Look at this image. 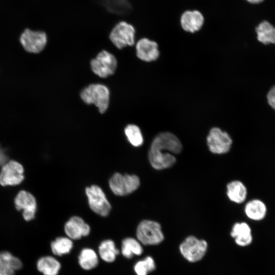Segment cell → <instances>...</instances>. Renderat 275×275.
Wrapping results in <instances>:
<instances>
[{
	"mask_svg": "<svg viewBox=\"0 0 275 275\" xmlns=\"http://www.w3.org/2000/svg\"><path fill=\"white\" fill-rule=\"evenodd\" d=\"M182 149V144L175 134L169 132L160 133L151 143L149 161L156 170L169 168L175 163L176 155L179 154Z\"/></svg>",
	"mask_w": 275,
	"mask_h": 275,
	"instance_id": "6da1fadb",
	"label": "cell"
},
{
	"mask_svg": "<svg viewBox=\"0 0 275 275\" xmlns=\"http://www.w3.org/2000/svg\"><path fill=\"white\" fill-rule=\"evenodd\" d=\"M80 97L86 103L94 104L99 112L103 114L108 107L109 91L103 85L91 84L82 90Z\"/></svg>",
	"mask_w": 275,
	"mask_h": 275,
	"instance_id": "7a4b0ae2",
	"label": "cell"
},
{
	"mask_svg": "<svg viewBox=\"0 0 275 275\" xmlns=\"http://www.w3.org/2000/svg\"><path fill=\"white\" fill-rule=\"evenodd\" d=\"M137 239L144 245H157L164 239L160 225L157 222L144 219L137 227Z\"/></svg>",
	"mask_w": 275,
	"mask_h": 275,
	"instance_id": "3957f363",
	"label": "cell"
},
{
	"mask_svg": "<svg viewBox=\"0 0 275 275\" xmlns=\"http://www.w3.org/2000/svg\"><path fill=\"white\" fill-rule=\"evenodd\" d=\"M207 249L206 241L191 235L186 237L179 246L181 254L190 262L201 260L205 255Z\"/></svg>",
	"mask_w": 275,
	"mask_h": 275,
	"instance_id": "277c9868",
	"label": "cell"
},
{
	"mask_svg": "<svg viewBox=\"0 0 275 275\" xmlns=\"http://www.w3.org/2000/svg\"><path fill=\"white\" fill-rule=\"evenodd\" d=\"M135 30L134 26L126 21L117 23L109 34V39L118 48L122 49L134 44Z\"/></svg>",
	"mask_w": 275,
	"mask_h": 275,
	"instance_id": "5b68a950",
	"label": "cell"
},
{
	"mask_svg": "<svg viewBox=\"0 0 275 275\" xmlns=\"http://www.w3.org/2000/svg\"><path fill=\"white\" fill-rule=\"evenodd\" d=\"M140 185L138 176L135 175L114 174L109 180L112 192L117 196H124L136 190Z\"/></svg>",
	"mask_w": 275,
	"mask_h": 275,
	"instance_id": "8992f818",
	"label": "cell"
},
{
	"mask_svg": "<svg viewBox=\"0 0 275 275\" xmlns=\"http://www.w3.org/2000/svg\"><path fill=\"white\" fill-rule=\"evenodd\" d=\"M206 141L209 151L216 154L228 152L233 143L230 135L218 127H213L210 130Z\"/></svg>",
	"mask_w": 275,
	"mask_h": 275,
	"instance_id": "52a82bcc",
	"label": "cell"
},
{
	"mask_svg": "<svg viewBox=\"0 0 275 275\" xmlns=\"http://www.w3.org/2000/svg\"><path fill=\"white\" fill-rule=\"evenodd\" d=\"M86 194L89 206L95 213L102 216L108 215L111 205L100 187L96 185L88 187Z\"/></svg>",
	"mask_w": 275,
	"mask_h": 275,
	"instance_id": "ba28073f",
	"label": "cell"
},
{
	"mask_svg": "<svg viewBox=\"0 0 275 275\" xmlns=\"http://www.w3.org/2000/svg\"><path fill=\"white\" fill-rule=\"evenodd\" d=\"M90 64L92 70L95 74L105 78L114 73L117 62L113 54L106 50H102L91 60Z\"/></svg>",
	"mask_w": 275,
	"mask_h": 275,
	"instance_id": "9c48e42d",
	"label": "cell"
},
{
	"mask_svg": "<svg viewBox=\"0 0 275 275\" xmlns=\"http://www.w3.org/2000/svg\"><path fill=\"white\" fill-rule=\"evenodd\" d=\"M20 42L27 52L38 53L45 48L47 42V37L44 32L35 31L27 29L21 34Z\"/></svg>",
	"mask_w": 275,
	"mask_h": 275,
	"instance_id": "30bf717a",
	"label": "cell"
},
{
	"mask_svg": "<svg viewBox=\"0 0 275 275\" xmlns=\"http://www.w3.org/2000/svg\"><path fill=\"white\" fill-rule=\"evenodd\" d=\"M24 169L15 160H10L2 167L0 171V184L2 186L16 185L24 179Z\"/></svg>",
	"mask_w": 275,
	"mask_h": 275,
	"instance_id": "8fae6325",
	"label": "cell"
},
{
	"mask_svg": "<svg viewBox=\"0 0 275 275\" xmlns=\"http://www.w3.org/2000/svg\"><path fill=\"white\" fill-rule=\"evenodd\" d=\"M14 204L17 210L22 211L24 220L30 221L35 217L37 202L32 194L24 190L20 191L15 198Z\"/></svg>",
	"mask_w": 275,
	"mask_h": 275,
	"instance_id": "7c38bea8",
	"label": "cell"
},
{
	"mask_svg": "<svg viewBox=\"0 0 275 275\" xmlns=\"http://www.w3.org/2000/svg\"><path fill=\"white\" fill-rule=\"evenodd\" d=\"M64 231L68 237L76 240L88 235L90 232V227L82 218L73 216L65 223Z\"/></svg>",
	"mask_w": 275,
	"mask_h": 275,
	"instance_id": "4fadbf2b",
	"label": "cell"
},
{
	"mask_svg": "<svg viewBox=\"0 0 275 275\" xmlns=\"http://www.w3.org/2000/svg\"><path fill=\"white\" fill-rule=\"evenodd\" d=\"M137 57L142 61L151 62L157 59L159 51L157 43L147 38L140 39L136 44Z\"/></svg>",
	"mask_w": 275,
	"mask_h": 275,
	"instance_id": "5bb4252c",
	"label": "cell"
},
{
	"mask_svg": "<svg viewBox=\"0 0 275 275\" xmlns=\"http://www.w3.org/2000/svg\"><path fill=\"white\" fill-rule=\"evenodd\" d=\"M180 24L185 31L195 33L199 31L204 23V17L202 13L197 10H186L180 17Z\"/></svg>",
	"mask_w": 275,
	"mask_h": 275,
	"instance_id": "9a60e30c",
	"label": "cell"
},
{
	"mask_svg": "<svg viewBox=\"0 0 275 275\" xmlns=\"http://www.w3.org/2000/svg\"><path fill=\"white\" fill-rule=\"evenodd\" d=\"M230 235L235 243L240 246H248L253 241L251 228L245 222L236 223L232 227Z\"/></svg>",
	"mask_w": 275,
	"mask_h": 275,
	"instance_id": "2e32d148",
	"label": "cell"
},
{
	"mask_svg": "<svg viewBox=\"0 0 275 275\" xmlns=\"http://www.w3.org/2000/svg\"><path fill=\"white\" fill-rule=\"evenodd\" d=\"M22 267L20 260L8 251L0 252V275H14Z\"/></svg>",
	"mask_w": 275,
	"mask_h": 275,
	"instance_id": "e0dca14e",
	"label": "cell"
},
{
	"mask_svg": "<svg viewBox=\"0 0 275 275\" xmlns=\"http://www.w3.org/2000/svg\"><path fill=\"white\" fill-rule=\"evenodd\" d=\"M246 216L254 221L263 219L267 214V207L265 203L258 199H252L248 202L244 207Z\"/></svg>",
	"mask_w": 275,
	"mask_h": 275,
	"instance_id": "ac0fdd59",
	"label": "cell"
},
{
	"mask_svg": "<svg viewBox=\"0 0 275 275\" xmlns=\"http://www.w3.org/2000/svg\"><path fill=\"white\" fill-rule=\"evenodd\" d=\"M247 195V188L240 181H232L227 185V195L233 202L237 204L243 203L246 199Z\"/></svg>",
	"mask_w": 275,
	"mask_h": 275,
	"instance_id": "d6986e66",
	"label": "cell"
},
{
	"mask_svg": "<svg viewBox=\"0 0 275 275\" xmlns=\"http://www.w3.org/2000/svg\"><path fill=\"white\" fill-rule=\"evenodd\" d=\"M257 39L264 45L275 44V26L267 20L260 22L256 28Z\"/></svg>",
	"mask_w": 275,
	"mask_h": 275,
	"instance_id": "ffe728a7",
	"label": "cell"
},
{
	"mask_svg": "<svg viewBox=\"0 0 275 275\" xmlns=\"http://www.w3.org/2000/svg\"><path fill=\"white\" fill-rule=\"evenodd\" d=\"M37 268L43 275H58L61 268V264L54 257L46 256L38 259Z\"/></svg>",
	"mask_w": 275,
	"mask_h": 275,
	"instance_id": "44dd1931",
	"label": "cell"
},
{
	"mask_svg": "<svg viewBox=\"0 0 275 275\" xmlns=\"http://www.w3.org/2000/svg\"><path fill=\"white\" fill-rule=\"evenodd\" d=\"M143 252L142 244L138 239L128 237L122 242L121 253L124 257L131 259L133 256L141 255Z\"/></svg>",
	"mask_w": 275,
	"mask_h": 275,
	"instance_id": "7402d4cb",
	"label": "cell"
},
{
	"mask_svg": "<svg viewBox=\"0 0 275 275\" xmlns=\"http://www.w3.org/2000/svg\"><path fill=\"white\" fill-rule=\"evenodd\" d=\"M78 263L80 267L85 270L92 269L98 264L97 255L95 251L91 249H83L78 256Z\"/></svg>",
	"mask_w": 275,
	"mask_h": 275,
	"instance_id": "603a6c76",
	"label": "cell"
},
{
	"mask_svg": "<svg viewBox=\"0 0 275 275\" xmlns=\"http://www.w3.org/2000/svg\"><path fill=\"white\" fill-rule=\"evenodd\" d=\"M98 252L101 258L108 263L114 262L119 253L115 242L111 239L102 241L99 246Z\"/></svg>",
	"mask_w": 275,
	"mask_h": 275,
	"instance_id": "cb8c5ba5",
	"label": "cell"
},
{
	"mask_svg": "<svg viewBox=\"0 0 275 275\" xmlns=\"http://www.w3.org/2000/svg\"><path fill=\"white\" fill-rule=\"evenodd\" d=\"M72 248V239L68 237H57L50 243L52 253L59 256L68 254Z\"/></svg>",
	"mask_w": 275,
	"mask_h": 275,
	"instance_id": "d4e9b609",
	"label": "cell"
},
{
	"mask_svg": "<svg viewBox=\"0 0 275 275\" xmlns=\"http://www.w3.org/2000/svg\"><path fill=\"white\" fill-rule=\"evenodd\" d=\"M124 132L128 142L134 147L141 146L144 142L143 136L140 128L134 124L128 125Z\"/></svg>",
	"mask_w": 275,
	"mask_h": 275,
	"instance_id": "484cf974",
	"label": "cell"
},
{
	"mask_svg": "<svg viewBox=\"0 0 275 275\" xmlns=\"http://www.w3.org/2000/svg\"><path fill=\"white\" fill-rule=\"evenodd\" d=\"M155 267L154 259L151 256H147L135 263L134 270L136 275H148L149 272L154 270Z\"/></svg>",
	"mask_w": 275,
	"mask_h": 275,
	"instance_id": "4316f807",
	"label": "cell"
},
{
	"mask_svg": "<svg viewBox=\"0 0 275 275\" xmlns=\"http://www.w3.org/2000/svg\"><path fill=\"white\" fill-rule=\"evenodd\" d=\"M266 98L268 104L275 111V86L269 89Z\"/></svg>",
	"mask_w": 275,
	"mask_h": 275,
	"instance_id": "83f0119b",
	"label": "cell"
},
{
	"mask_svg": "<svg viewBox=\"0 0 275 275\" xmlns=\"http://www.w3.org/2000/svg\"><path fill=\"white\" fill-rule=\"evenodd\" d=\"M6 160V156L2 149L0 147V164L3 163Z\"/></svg>",
	"mask_w": 275,
	"mask_h": 275,
	"instance_id": "f1b7e54d",
	"label": "cell"
},
{
	"mask_svg": "<svg viewBox=\"0 0 275 275\" xmlns=\"http://www.w3.org/2000/svg\"><path fill=\"white\" fill-rule=\"evenodd\" d=\"M246 1L249 3H251L252 4H258L262 3L264 0H246Z\"/></svg>",
	"mask_w": 275,
	"mask_h": 275,
	"instance_id": "f546056e",
	"label": "cell"
}]
</instances>
